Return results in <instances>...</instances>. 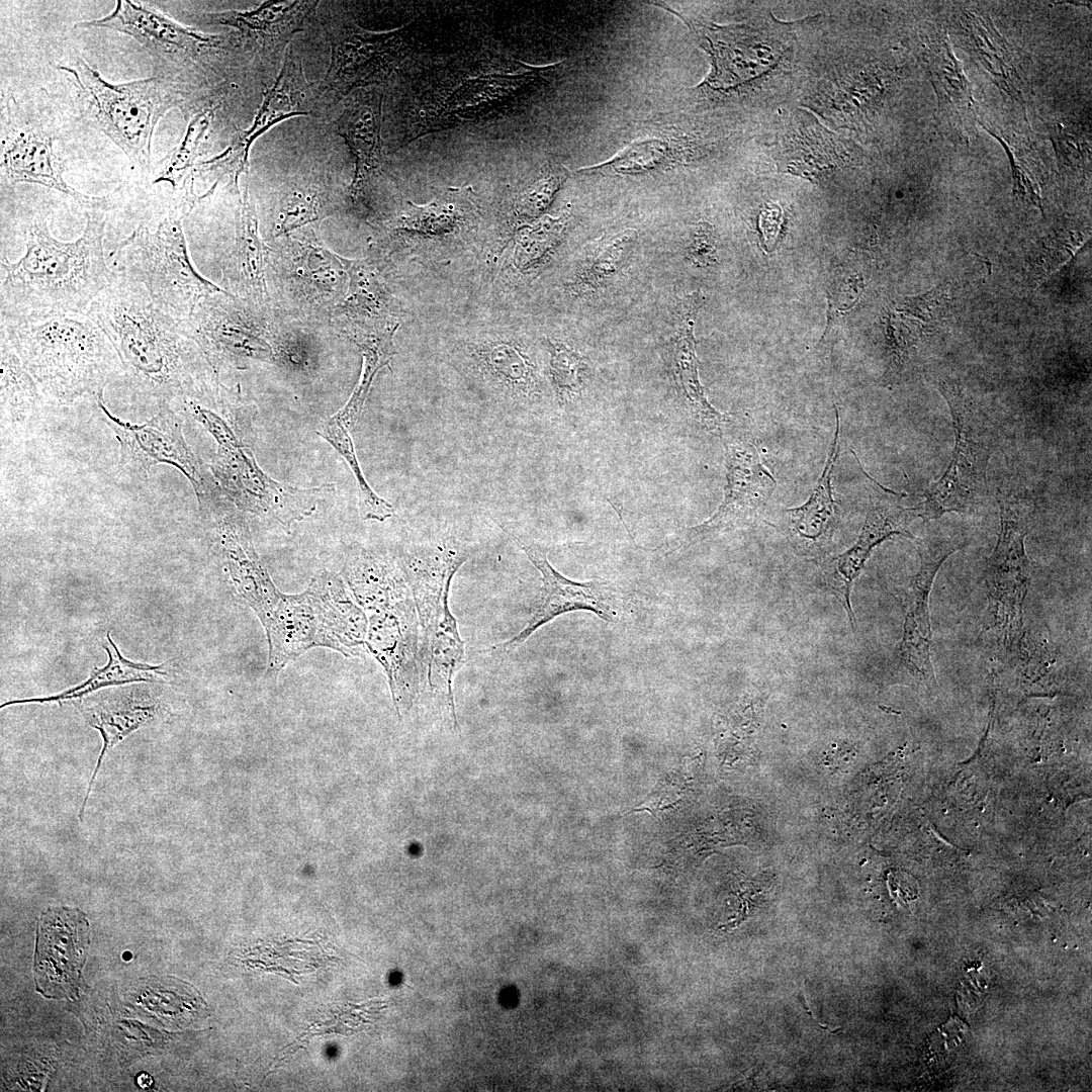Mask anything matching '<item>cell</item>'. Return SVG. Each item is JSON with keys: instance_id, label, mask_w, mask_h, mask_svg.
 Returning <instances> with one entry per match:
<instances>
[{"instance_id": "obj_23", "label": "cell", "mask_w": 1092, "mask_h": 1092, "mask_svg": "<svg viewBox=\"0 0 1092 1092\" xmlns=\"http://www.w3.org/2000/svg\"><path fill=\"white\" fill-rule=\"evenodd\" d=\"M469 551L452 539L417 546L397 562L411 589L425 639L437 624L444 599Z\"/></svg>"}, {"instance_id": "obj_5", "label": "cell", "mask_w": 1092, "mask_h": 1092, "mask_svg": "<svg viewBox=\"0 0 1092 1092\" xmlns=\"http://www.w3.org/2000/svg\"><path fill=\"white\" fill-rule=\"evenodd\" d=\"M448 364L489 405L507 412L530 408L545 392L530 344L499 322L462 326L444 340Z\"/></svg>"}, {"instance_id": "obj_10", "label": "cell", "mask_w": 1092, "mask_h": 1092, "mask_svg": "<svg viewBox=\"0 0 1092 1092\" xmlns=\"http://www.w3.org/2000/svg\"><path fill=\"white\" fill-rule=\"evenodd\" d=\"M998 504L1000 529L986 570V628L997 637L1003 659L1018 649L1024 634L1023 603L1031 573L1025 538L1035 509L1031 502L1005 493L998 496Z\"/></svg>"}, {"instance_id": "obj_31", "label": "cell", "mask_w": 1092, "mask_h": 1092, "mask_svg": "<svg viewBox=\"0 0 1092 1092\" xmlns=\"http://www.w3.org/2000/svg\"><path fill=\"white\" fill-rule=\"evenodd\" d=\"M468 189H451L443 197L424 205L408 207L386 222L390 232L425 238L450 236L460 231L474 211Z\"/></svg>"}, {"instance_id": "obj_8", "label": "cell", "mask_w": 1092, "mask_h": 1092, "mask_svg": "<svg viewBox=\"0 0 1092 1092\" xmlns=\"http://www.w3.org/2000/svg\"><path fill=\"white\" fill-rule=\"evenodd\" d=\"M937 387L952 417L954 446L946 470L927 487L924 502L917 506L924 521L946 513H971L983 506L988 495V464L998 443L995 424L961 385L942 379Z\"/></svg>"}, {"instance_id": "obj_14", "label": "cell", "mask_w": 1092, "mask_h": 1092, "mask_svg": "<svg viewBox=\"0 0 1092 1092\" xmlns=\"http://www.w3.org/2000/svg\"><path fill=\"white\" fill-rule=\"evenodd\" d=\"M328 101L318 82H309L300 57L291 47L285 54L273 86L264 93L263 101L251 126L241 131L218 156L198 164L203 172L234 179L248 172L250 149L254 142L274 124L290 117L316 115Z\"/></svg>"}, {"instance_id": "obj_36", "label": "cell", "mask_w": 1092, "mask_h": 1092, "mask_svg": "<svg viewBox=\"0 0 1092 1092\" xmlns=\"http://www.w3.org/2000/svg\"><path fill=\"white\" fill-rule=\"evenodd\" d=\"M637 240V231L626 229L593 245L575 268L570 280L571 292L586 294L606 285L623 269Z\"/></svg>"}, {"instance_id": "obj_51", "label": "cell", "mask_w": 1092, "mask_h": 1092, "mask_svg": "<svg viewBox=\"0 0 1092 1092\" xmlns=\"http://www.w3.org/2000/svg\"><path fill=\"white\" fill-rule=\"evenodd\" d=\"M152 1082H153V1081H152V1078H151V1076H149V1075H148V1074H146V1073H142V1074H140V1075H139V1077H138V1083H139V1085H140L141 1087H143V1088H147V1087H150V1086H151V1084H152Z\"/></svg>"}, {"instance_id": "obj_46", "label": "cell", "mask_w": 1092, "mask_h": 1092, "mask_svg": "<svg viewBox=\"0 0 1092 1092\" xmlns=\"http://www.w3.org/2000/svg\"><path fill=\"white\" fill-rule=\"evenodd\" d=\"M568 175L563 166H554L531 182L513 204V218L517 226L544 215Z\"/></svg>"}, {"instance_id": "obj_3", "label": "cell", "mask_w": 1092, "mask_h": 1092, "mask_svg": "<svg viewBox=\"0 0 1092 1092\" xmlns=\"http://www.w3.org/2000/svg\"><path fill=\"white\" fill-rule=\"evenodd\" d=\"M102 208L87 212L82 235L59 241L46 219L27 230L25 253L15 262L1 258V317L38 320L82 313L110 283L114 271L105 260Z\"/></svg>"}, {"instance_id": "obj_20", "label": "cell", "mask_w": 1092, "mask_h": 1092, "mask_svg": "<svg viewBox=\"0 0 1092 1092\" xmlns=\"http://www.w3.org/2000/svg\"><path fill=\"white\" fill-rule=\"evenodd\" d=\"M919 60L934 89L937 121L952 141L967 144L978 122L976 102L961 62L945 31L934 28L922 33Z\"/></svg>"}, {"instance_id": "obj_29", "label": "cell", "mask_w": 1092, "mask_h": 1092, "mask_svg": "<svg viewBox=\"0 0 1092 1092\" xmlns=\"http://www.w3.org/2000/svg\"><path fill=\"white\" fill-rule=\"evenodd\" d=\"M159 712V703L150 696L135 693L117 695L82 707L88 724L100 732L103 746L79 811L80 821L83 820L86 804L106 753L133 731L155 720Z\"/></svg>"}, {"instance_id": "obj_42", "label": "cell", "mask_w": 1092, "mask_h": 1092, "mask_svg": "<svg viewBox=\"0 0 1092 1092\" xmlns=\"http://www.w3.org/2000/svg\"><path fill=\"white\" fill-rule=\"evenodd\" d=\"M351 429L334 415L321 425L317 433L335 448L351 469L358 486L363 520L382 522L394 515V508L380 497L366 481L357 458Z\"/></svg>"}, {"instance_id": "obj_13", "label": "cell", "mask_w": 1092, "mask_h": 1092, "mask_svg": "<svg viewBox=\"0 0 1092 1092\" xmlns=\"http://www.w3.org/2000/svg\"><path fill=\"white\" fill-rule=\"evenodd\" d=\"M730 423L720 434L726 464L723 500L711 518L682 533L678 548L753 525L775 490L776 479L761 462L753 440L742 431L731 430Z\"/></svg>"}, {"instance_id": "obj_39", "label": "cell", "mask_w": 1092, "mask_h": 1092, "mask_svg": "<svg viewBox=\"0 0 1092 1092\" xmlns=\"http://www.w3.org/2000/svg\"><path fill=\"white\" fill-rule=\"evenodd\" d=\"M332 212L330 193L317 178L290 182L283 187L278 201L275 236L320 221Z\"/></svg>"}, {"instance_id": "obj_1", "label": "cell", "mask_w": 1092, "mask_h": 1092, "mask_svg": "<svg viewBox=\"0 0 1092 1092\" xmlns=\"http://www.w3.org/2000/svg\"><path fill=\"white\" fill-rule=\"evenodd\" d=\"M85 313L114 347L133 401L174 410L216 382L187 330L156 305L141 284L114 271Z\"/></svg>"}, {"instance_id": "obj_22", "label": "cell", "mask_w": 1092, "mask_h": 1092, "mask_svg": "<svg viewBox=\"0 0 1092 1092\" xmlns=\"http://www.w3.org/2000/svg\"><path fill=\"white\" fill-rule=\"evenodd\" d=\"M83 27H103L130 35L149 51L180 60H190L210 50L224 47L223 38L185 27L165 15L127 0L116 2L107 16L79 23Z\"/></svg>"}, {"instance_id": "obj_47", "label": "cell", "mask_w": 1092, "mask_h": 1092, "mask_svg": "<svg viewBox=\"0 0 1092 1092\" xmlns=\"http://www.w3.org/2000/svg\"><path fill=\"white\" fill-rule=\"evenodd\" d=\"M1050 139L1062 170L1080 172L1091 164L1090 131L1078 123L1057 122L1049 127Z\"/></svg>"}, {"instance_id": "obj_38", "label": "cell", "mask_w": 1092, "mask_h": 1092, "mask_svg": "<svg viewBox=\"0 0 1092 1092\" xmlns=\"http://www.w3.org/2000/svg\"><path fill=\"white\" fill-rule=\"evenodd\" d=\"M569 224L567 212L542 215L518 225L512 237L511 263L521 273H531L554 254Z\"/></svg>"}, {"instance_id": "obj_25", "label": "cell", "mask_w": 1092, "mask_h": 1092, "mask_svg": "<svg viewBox=\"0 0 1092 1092\" xmlns=\"http://www.w3.org/2000/svg\"><path fill=\"white\" fill-rule=\"evenodd\" d=\"M2 174L11 183H34L71 196L85 207L103 208L105 200L83 194L64 179V164L53 147V139L40 128L11 130L2 140Z\"/></svg>"}, {"instance_id": "obj_16", "label": "cell", "mask_w": 1092, "mask_h": 1092, "mask_svg": "<svg viewBox=\"0 0 1092 1092\" xmlns=\"http://www.w3.org/2000/svg\"><path fill=\"white\" fill-rule=\"evenodd\" d=\"M365 646L383 667L398 715L407 710L421 682L420 620L412 594L366 613Z\"/></svg>"}, {"instance_id": "obj_44", "label": "cell", "mask_w": 1092, "mask_h": 1092, "mask_svg": "<svg viewBox=\"0 0 1092 1092\" xmlns=\"http://www.w3.org/2000/svg\"><path fill=\"white\" fill-rule=\"evenodd\" d=\"M212 118V107L204 108L191 118L181 143L164 160L155 183L168 182L173 188H192L189 185L191 174Z\"/></svg>"}, {"instance_id": "obj_40", "label": "cell", "mask_w": 1092, "mask_h": 1092, "mask_svg": "<svg viewBox=\"0 0 1092 1092\" xmlns=\"http://www.w3.org/2000/svg\"><path fill=\"white\" fill-rule=\"evenodd\" d=\"M842 145L820 126L800 127L785 142L786 170L811 178L844 163Z\"/></svg>"}, {"instance_id": "obj_4", "label": "cell", "mask_w": 1092, "mask_h": 1092, "mask_svg": "<svg viewBox=\"0 0 1092 1092\" xmlns=\"http://www.w3.org/2000/svg\"><path fill=\"white\" fill-rule=\"evenodd\" d=\"M0 333L50 402L96 400L123 374L110 340L85 312L38 320L1 317Z\"/></svg>"}, {"instance_id": "obj_6", "label": "cell", "mask_w": 1092, "mask_h": 1092, "mask_svg": "<svg viewBox=\"0 0 1092 1092\" xmlns=\"http://www.w3.org/2000/svg\"><path fill=\"white\" fill-rule=\"evenodd\" d=\"M187 206L177 202L155 228L138 226L111 254L115 272L144 286L156 305L182 326L203 299L224 291L191 262L182 225Z\"/></svg>"}, {"instance_id": "obj_37", "label": "cell", "mask_w": 1092, "mask_h": 1092, "mask_svg": "<svg viewBox=\"0 0 1092 1092\" xmlns=\"http://www.w3.org/2000/svg\"><path fill=\"white\" fill-rule=\"evenodd\" d=\"M0 335L1 423L20 425L36 414L42 395L6 337Z\"/></svg>"}, {"instance_id": "obj_35", "label": "cell", "mask_w": 1092, "mask_h": 1092, "mask_svg": "<svg viewBox=\"0 0 1092 1092\" xmlns=\"http://www.w3.org/2000/svg\"><path fill=\"white\" fill-rule=\"evenodd\" d=\"M106 638L108 646L105 645L104 649L107 652L108 661L103 667L94 668L85 681L62 693L48 697L8 701L1 704V709L18 704L63 702L82 698L101 688L136 681H154L160 676L167 675L164 664L149 665L124 658L112 642L109 632L107 633Z\"/></svg>"}, {"instance_id": "obj_7", "label": "cell", "mask_w": 1092, "mask_h": 1092, "mask_svg": "<svg viewBox=\"0 0 1092 1092\" xmlns=\"http://www.w3.org/2000/svg\"><path fill=\"white\" fill-rule=\"evenodd\" d=\"M182 405L217 443L210 469L223 494L240 510L277 522L289 533L293 523L314 513L321 494L333 488V484L298 488L274 480L259 467L230 423L203 397L187 398Z\"/></svg>"}, {"instance_id": "obj_28", "label": "cell", "mask_w": 1092, "mask_h": 1092, "mask_svg": "<svg viewBox=\"0 0 1092 1092\" xmlns=\"http://www.w3.org/2000/svg\"><path fill=\"white\" fill-rule=\"evenodd\" d=\"M693 27L705 39V49L711 55L713 69L706 83L713 88L737 86L763 73L776 62L777 55L771 48L740 27L714 24Z\"/></svg>"}, {"instance_id": "obj_43", "label": "cell", "mask_w": 1092, "mask_h": 1092, "mask_svg": "<svg viewBox=\"0 0 1092 1092\" xmlns=\"http://www.w3.org/2000/svg\"><path fill=\"white\" fill-rule=\"evenodd\" d=\"M237 247L239 261L249 287L257 297L262 298L266 294L265 246L259 234L257 213L247 186L240 201Z\"/></svg>"}, {"instance_id": "obj_41", "label": "cell", "mask_w": 1092, "mask_h": 1092, "mask_svg": "<svg viewBox=\"0 0 1092 1092\" xmlns=\"http://www.w3.org/2000/svg\"><path fill=\"white\" fill-rule=\"evenodd\" d=\"M547 377L559 406L572 407L581 397L589 376L586 358L563 339L545 337Z\"/></svg>"}, {"instance_id": "obj_49", "label": "cell", "mask_w": 1092, "mask_h": 1092, "mask_svg": "<svg viewBox=\"0 0 1092 1092\" xmlns=\"http://www.w3.org/2000/svg\"><path fill=\"white\" fill-rule=\"evenodd\" d=\"M717 247L713 229L707 223L695 228L686 247L688 259L699 267H708L716 262Z\"/></svg>"}, {"instance_id": "obj_34", "label": "cell", "mask_w": 1092, "mask_h": 1092, "mask_svg": "<svg viewBox=\"0 0 1092 1092\" xmlns=\"http://www.w3.org/2000/svg\"><path fill=\"white\" fill-rule=\"evenodd\" d=\"M835 407L836 429L832 448L825 463L822 475L818 479L809 499L802 506L786 510L789 523L795 534L804 541L817 543L827 540L833 530L836 519V503L832 495L831 475L838 456L840 422Z\"/></svg>"}, {"instance_id": "obj_9", "label": "cell", "mask_w": 1092, "mask_h": 1092, "mask_svg": "<svg viewBox=\"0 0 1092 1092\" xmlns=\"http://www.w3.org/2000/svg\"><path fill=\"white\" fill-rule=\"evenodd\" d=\"M70 73L93 124L111 139L142 169L151 163L154 129L162 116L179 102L163 80L148 78L122 84L104 80L82 59Z\"/></svg>"}, {"instance_id": "obj_2", "label": "cell", "mask_w": 1092, "mask_h": 1092, "mask_svg": "<svg viewBox=\"0 0 1092 1092\" xmlns=\"http://www.w3.org/2000/svg\"><path fill=\"white\" fill-rule=\"evenodd\" d=\"M224 559L234 585L266 632L267 673H279L313 647L331 648L344 656L362 653L367 615L339 575L323 572L303 593L287 595L275 586L252 542L235 545Z\"/></svg>"}, {"instance_id": "obj_21", "label": "cell", "mask_w": 1092, "mask_h": 1092, "mask_svg": "<svg viewBox=\"0 0 1092 1092\" xmlns=\"http://www.w3.org/2000/svg\"><path fill=\"white\" fill-rule=\"evenodd\" d=\"M382 100L383 95L376 88L356 90L333 122L354 156L355 171L348 192L352 205L358 209H368L374 180L381 168Z\"/></svg>"}, {"instance_id": "obj_26", "label": "cell", "mask_w": 1092, "mask_h": 1092, "mask_svg": "<svg viewBox=\"0 0 1092 1092\" xmlns=\"http://www.w3.org/2000/svg\"><path fill=\"white\" fill-rule=\"evenodd\" d=\"M703 301L704 297L694 292L678 305L671 337L672 375L688 416L704 430L720 435L732 420L709 402L699 378L694 327Z\"/></svg>"}, {"instance_id": "obj_50", "label": "cell", "mask_w": 1092, "mask_h": 1092, "mask_svg": "<svg viewBox=\"0 0 1092 1092\" xmlns=\"http://www.w3.org/2000/svg\"><path fill=\"white\" fill-rule=\"evenodd\" d=\"M781 225L782 214L778 207L766 206L761 210L760 230L766 249H772L776 246Z\"/></svg>"}, {"instance_id": "obj_17", "label": "cell", "mask_w": 1092, "mask_h": 1092, "mask_svg": "<svg viewBox=\"0 0 1092 1092\" xmlns=\"http://www.w3.org/2000/svg\"><path fill=\"white\" fill-rule=\"evenodd\" d=\"M88 945L89 924L82 911L70 907L43 911L35 945L36 990L48 998H76Z\"/></svg>"}, {"instance_id": "obj_48", "label": "cell", "mask_w": 1092, "mask_h": 1092, "mask_svg": "<svg viewBox=\"0 0 1092 1092\" xmlns=\"http://www.w3.org/2000/svg\"><path fill=\"white\" fill-rule=\"evenodd\" d=\"M985 129L1001 144L1008 157L1012 173L1014 194L1042 210L1039 185L1031 169V163L1026 160V157L1023 156L1019 150L1011 146L1002 136L996 134L989 128L985 127Z\"/></svg>"}, {"instance_id": "obj_18", "label": "cell", "mask_w": 1092, "mask_h": 1092, "mask_svg": "<svg viewBox=\"0 0 1092 1092\" xmlns=\"http://www.w3.org/2000/svg\"><path fill=\"white\" fill-rule=\"evenodd\" d=\"M871 481L870 505L866 520L857 541L851 548L838 555L826 571V583L834 592L855 628V617L850 604V590L853 580L861 572L875 547L893 536L915 539L909 526L919 517L918 507L907 508L901 505L903 493L890 490L873 478Z\"/></svg>"}, {"instance_id": "obj_33", "label": "cell", "mask_w": 1092, "mask_h": 1092, "mask_svg": "<svg viewBox=\"0 0 1092 1092\" xmlns=\"http://www.w3.org/2000/svg\"><path fill=\"white\" fill-rule=\"evenodd\" d=\"M449 595L444 599L440 618L425 639L428 650V684L432 692L445 698L455 717L453 678L464 661V641L452 615ZM456 718V717H455Z\"/></svg>"}, {"instance_id": "obj_32", "label": "cell", "mask_w": 1092, "mask_h": 1092, "mask_svg": "<svg viewBox=\"0 0 1092 1092\" xmlns=\"http://www.w3.org/2000/svg\"><path fill=\"white\" fill-rule=\"evenodd\" d=\"M348 277L343 310L352 320L396 318L398 305L375 265L368 259H349L336 254Z\"/></svg>"}, {"instance_id": "obj_19", "label": "cell", "mask_w": 1092, "mask_h": 1092, "mask_svg": "<svg viewBox=\"0 0 1092 1092\" xmlns=\"http://www.w3.org/2000/svg\"><path fill=\"white\" fill-rule=\"evenodd\" d=\"M521 542L523 551L541 573L543 587L541 603L527 625L514 637L494 646L493 650L509 652L525 641L540 627L554 618L572 611H590L606 622L617 616L616 594L605 580L575 581L558 572L547 559L546 551L536 544Z\"/></svg>"}, {"instance_id": "obj_12", "label": "cell", "mask_w": 1092, "mask_h": 1092, "mask_svg": "<svg viewBox=\"0 0 1092 1092\" xmlns=\"http://www.w3.org/2000/svg\"><path fill=\"white\" fill-rule=\"evenodd\" d=\"M95 401L119 443V466L127 476L142 480L148 477L153 466L166 463L187 477L198 502L215 493L200 460L187 444L182 420L173 408L159 410L146 423L130 424L108 411L103 394Z\"/></svg>"}, {"instance_id": "obj_30", "label": "cell", "mask_w": 1092, "mask_h": 1092, "mask_svg": "<svg viewBox=\"0 0 1092 1092\" xmlns=\"http://www.w3.org/2000/svg\"><path fill=\"white\" fill-rule=\"evenodd\" d=\"M343 572L348 588L365 613L411 594L397 560L365 549L350 552Z\"/></svg>"}, {"instance_id": "obj_15", "label": "cell", "mask_w": 1092, "mask_h": 1092, "mask_svg": "<svg viewBox=\"0 0 1092 1092\" xmlns=\"http://www.w3.org/2000/svg\"><path fill=\"white\" fill-rule=\"evenodd\" d=\"M965 545V540L942 534L917 540L920 566L904 595V625L894 651V667L912 679L933 686L929 598L934 578L943 562Z\"/></svg>"}, {"instance_id": "obj_45", "label": "cell", "mask_w": 1092, "mask_h": 1092, "mask_svg": "<svg viewBox=\"0 0 1092 1092\" xmlns=\"http://www.w3.org/2000/svg\"><path fill=\"white\" fill-rule=\"evenodd\" d=\"M677 147L662 138L634 142L609 161L580 171H602L621 175L643 174L673 164Z\"/></svg>"}, {"instance_id": "obj_27", "label": "cell", "mask_w": 1092, "mask_h": 1092, "mask_svg": "<svg viewBox=\"0 0 1092 1092\" xmlns=\"http://www.w3.org/2000/svg\"><path fill=\"white\" fill-rule=\"evenodd\" d=\"M959 46L988 73L992 82L1025 112V80L1008 41L988 15L962 8L953 17Z\"/></svg>"}, {"instance_id": "obj_11", "label": "cell", "mask_w": 1092, "mask_h": 1092, "mask_svg": "<svg viewBox=\"0 0 1092 1092\" xmlns=\"http://www.w3.org/2000/svg\"><path fill=\"white\" fill-rule=\"evenodd\" d=\"M331 61L320 85L329 103L385 81L408 54L406 30H365L351 20L327 16Z\"/></svg>"}, {"instance_id": "obj_24", "label": "cell", "mask_w": 1092, "mask_h": 1092, "mask_svg": "<svg viewBox=\"0 0 1092 1092\" xmlns=\"http://www.w3.org/2000/svg\"><path fill=\"white\" fill-rule=\"evenodd\" d=\"M320 1L270 0L246 11L202 14V21L233 27L247 48L261 55L283 50L315 15Z\"/></svg>"}]
</instances>
